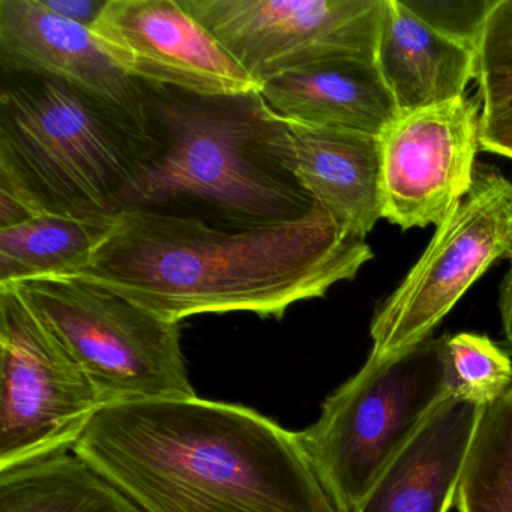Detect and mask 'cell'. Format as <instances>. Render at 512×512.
Wrapping results in <instances>:
<instances>
[{"mask_svg": "<svg viewBox=\"0 0 512 512\" xmlns=\"http://www.w3.org/2000/svg\"><path fill=\"white\" fill-rule=\"evenodd\" d=\"M371 259L364 236L319 205L295 220L235 229L136 208L113 215L110 232L76 278L167 322L227 313L281 319L292 305L353 280Z\"/></svg>", "mask_w": 512, "mask_h": 512, "instance_id": "1", "label": "cell"}, {"mask_svg": "<svg viewBox=\"0 0 512 512\" xmlns=\"http://www.w3.org/2000/svg\"><path fill=\"white\" fill-rule=\"evenodd\" d=\"M71 451L143 512H340L299 433L239 404H110Z\"/></svg>", "mask_w": 512, "mask_h": 512, "instance_id": "2", "label": "cell"}, {"mask_svg": "<svg viewBox=\"0 0 512 512\" xmlns=\"http://www.w3.org/2000/svg\"><path fill=\"white\" fill-rule=\"evenodd\" d=\"M158 89L149 109L160 151L118 212L194 199L247 226L295 220L317 205L293 173L289 121L260 91L203 97Z\"/></svg>", "mask_w": 512, "mask_h": 512, "instance_id": "3", "label": "cell"}, {"mask_svg": "<svg viewBox=\"0 0 512 512\" xmlns=\"http://www.w3.org/2000/svg\"><path fill=\"white\" fill-rule=\"evenodd\" d=\"M11 76L0 91V160L52 214H116L160 151L157 130L62 80Z\"/></svg>", "mask_w": 512, "mask_h": 512, "instance_id": "4", "label": "cell"}, {"mask_svg": "<svg viewBox=\"0 0 512 512\" xmlns=\"http://www.w3.org/2000/svg\"><path fill=\"white\" fill-rule=\"evenodd\" d=\"M443 337L364 367L329 395L298 431L340 512H355L392 458L448 398Z\"/></svg>", "mask_w": 512, "mask_h": 512, "instance_id": "5", "label": "cell"}, {"mask_svg": "<svg viewBox=\"0 0 512 512\" xmlns=\"http://www.w3.org/2000/svg\"><path fill=\"white\" fill-rule=\"evenodd\" d=\"M97 389L104 407L197 397L181 346V323L76 277L13 284Z\"/></svg>", "mask_w": 512, "mask_h": 512, "instance_id": "6", "label": "cell"}, {"mask_svg": "<svg viewBox=\"0 0 512 512\" xmlns=\"http://www.w3.org/2000/svg\"><path fill=\"white\" fill-rule=\"evenodd\" d=\"M512 260V182L478 164L469 193L437 226L403 283L377 308L367 361L382 362L424 341L494 262Z\"/></svg>", "mask_w": 512, "mask_h": 512, "instance_id": "7", "label": "cell"}, {"mask_svg": "<svg viewBox=\"0 0 512 512\" xmlns=\"http://www.w3.org/2000/svg\"><path fill=\"white\" fill-rule=\"evenodd\" d=\"M103 407L20 293L0 286V470L71 451Z\"/></svg>", "mask_w": 512, "mask_h": 512, "instance_id": "8", "label": "cell"}, {"mask_svg": "<svg viewBox=\"0 0 512 512\" xmlns=\"http://www.w3.org/2000/svg\"><path fill=\"white\" fill-rule=\"evenodd\" d=\"M257 86L338 59H376L385 0H181Z\"/></svg>", "mask_w": 512, "mask_h": 512, "instance_id": "9", "label": "cell"}, {"mask_svg": "<svg viewBox=\"0 0 512 512\" xmlns=\"http://www.w3.org/2000/svg\"><path fill=\"white\" fill-rule=\"evenodd\" d=\"M481 113L466 95L400 113L380 136L383 218L403 230L446 220L475 178Z\"/></svg>", "mask_w": 512, "mask_h": 512, "instance_id": "10", "label": "cell"}, {"mask_svg": "<svg viewBox=\"0 0 512 512\" xmlns=\"http://www.w3.org/2000/svg\"><path fill=\"white\" fill-rule=\"evenodd\" d=\"M91 32L128 77L152 88L203 97L259 91L181 0H107Z\"/></svg>", "mask_w": 512, "mask_h": 512, "instance_id": "11", "label": "cell"}, {"mask_svg": "<svg viewBox=\"0 0 512 512\" xmlns=\"http://www.w3.org/2000/svg\"><path fill=\"white\" fill-rule=\"evenodd\" d=\"M0 58L5 73L62 80L155 130L145 85L103 52L91 29L52 13L41 0H0Z\"/></svg>", "mask_w": 512, "mask_h": 512, "instance_id": "12", "label": "cell"}, {"mask_svg": "<svg viewBox=\"0 0 512 512\" xmlns=\"http://www.w3.org/2000/svg\"><path fill=\"white\" fill-rule=\"evenodd\" d=\"M484 407L445 398L380 473L355 512H448Z\"/></svg>", "mask_w": 512, "mask_h": 512, "instance_id": "13", "label": "cell"}, {"mask_svg": "<svg viewBox=\"0 0 512 512\" xmlns=\"http://www.w3.org/2000/svg\"><path fill=\"white\" fill-rule=\"evenodd\" d=\"M299 184L349 232L367 236L383 218L380 137L289 121Z\"/></svg>", "mask_w": 512, "mask_h": 512, "instance_id": "14", "label": "cell"}, {"mask_svg": "<svg viewBox=\"0 0 512 512\" xmlns=\"http://www.w3.org/2000/svg\"><path fill=\"white\" fill-rule=\"evenodd\" d=\"M376 65L400 113L449 103L476 80V49L416 16L403 0H385Z\"/></svg>", "mask_w": 512, "mask_h": 512, "instance_id": "15", "label": "cell"}, {"mask_svg": "<svg viewBox=\"0 0 512 512\" xmlns=\"http://www.w3.org/2000/svg\"><path fill=\"white\" fill-rule=\"evenodd\" d=\"M260 94L287 121L377 137L400 116L376 59L311 65L269 80Z\"/></svg>", "mask_w": 512, "mask_h": 512, "instance_id": "16", "label": "cell"}, {"mask_svg": "<svg viewBox=\"0 0 512 512\" xmlns=\"http://www.w3.org/2000/svg\"><path fill=\"white\" fill-rule=\"evenodd\" d=\"M113 215L44 214L0 230V286L76 277L110 232Z\"/></svg>", "mask_w": 512, "mask_h": 512, "instance_id": "17", "label": "cell"}, {"mask_svg": "<svg viewBox=\"0 0 512 512\" xmlns=\"http://www.w3.org/2000/svg\"><path fill=\"white\" fill-rule=\"evenodd\" d=\"M0 512H143L73 451L0 470Z\"/></svg>", "mask_w": 512, "mask_h": 512, "instance_id": "18", "label": "cell"}, {"mask_svg": "<svg viewBox=\"0 0 512 512\" xmlns=\"http://www.w3.org/2000/svg\"><path fill=\"white\" fill-rule=\"evenodd\" d=\"M455 506L458 512H512V388L484 407Z\"/></svg>", "mask_w": 512, "mask_h": 512, "instance_id": "19", "label": "cell"}, {"mask_svg": "<svg viewBox=\"0 0 512 512\" xmlns=\"http://www.w3.org/2000/svg\"><path fill=\"white\" fill-rule=\"evenodd\" d=\"M443 358L449 397L487 406L512 388L511 358L485 335H445Z\"/></svg>", "mask_w": 512, "mask_h": 512, "instance_id": "20", "label": "cell"}, {"mask_svg": "<svg viewBox=\"0 0 512 512\" xmlns=\"http://www.w3.org/2000/svg\"><path fill=\"white\" fill-rule=\"evenodd\" d=\"M482 112L512 104V0H493L476 46Z\"/></svg>", "mask_w": 512, "mask_h": 512, "instance_id": "21", "label": "cell"}, {"mask_svg": "<svg viewBox=\"0 0 512 512\" xmlns=\"http://www.w3.org/2000/svg\"><path fill=\"white\" fill-rule=\"evenodd\" d=\"M404 4L437 31L463 41L470 46H478L479 35L485 16L493 0L481 2H415L403 0Z\"/></svg>", "mask_w": 512, "mask_h": 512, "instance_id": "22", "label": "cell"}, {"mask_svg": "<svg viewBox=\"0 0 512 512\" xmlns=\"http://www.w3.org/2000/svg\"><path fill=\"white\" fill-rule=\"evenodd\" d=\"M44 214H52L32 193L19 173L0 160V230L19 226Z\"/></svg>", "mask_w": 512, "mask_h": 512, "instance_id": "23", "label": "cell"}, {"mask_svg": "<svg viewBox=\"0 0 512 512\" xmlns=\"http://www.w3.org/2000/svg\"><path fill=\"white\" fill-rule=\"evenodd\" d=\"M479 149L512 161V104L481 113Z\"/></svg>", "mask_w": 512, "mask_h": 512, "instance_id": "24", "label": "cell"}, {"mask_svg": "<svg viewBox=\"0 0 512 512\" xmlns=\"http://www.w3.org/2000/svg\"><path fill=\"white\" fill-rule=\"evenodd\" d=\"M41 4L64 19L91 29L106 8L107 0H41Z\"/></svg>", "mask_w": 512, "mask_h": 512, "instance_id": "25", "label": "cell"}, {"mask_svg": "<svg viewBox=\"0 0 512 512\" xmlns=\"http://www.w3.org/2000/svg\"><path fill=\"white\" fill-rule=\"evenodd\" d=\"M499 307L503 332H505L506 341L512 349V265L500 286Z\"/></svg>", "mask_w": 512, "mask_h": 512, "instance_id": "26", "label": "cell"}]
</instances>
